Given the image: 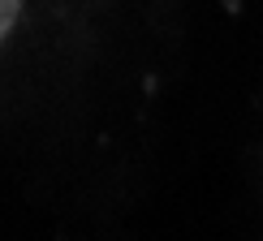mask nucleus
<instances>
[{"instance_id": "obj_1", "label": "nucleus", "mask_w": 263, "mask_h": 241, "mask_svg": "<svg viewBox=\"0 0 263 241\" xmlns=\"http://www.w3.org/2000/svg\"><path fill=\"white\" fill-rule=\"evenodd\" d=\"M17 13H22V0H0V39H5L9 30H13Z\"/></svg>"}]
</instances>
